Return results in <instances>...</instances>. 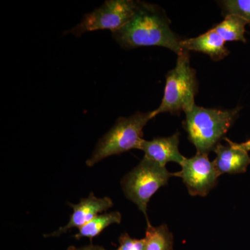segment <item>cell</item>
Masks as SVG:
<instances>
[{
	"instance_id": "1",
	"label": "cell",
	"mask_w": 250,
	"mask_h": 250,
	"mask_svg": "<svg viewBox=\"0 0 250 250\" xmlns=\"http://www.w3.org/2000/svg\"><path fill=\"white\" fill-rule=\"evenodd\" d=\"M113 39L124 49L159 46L179 55L184 52L180 38L170 29V21L156 5L136 1L131 20L114 32Z\"/></svg>"
},
{
	"instance_id": "2",
	"label": "cell",
	"mask_w": 250,
	"mask_h": 250,
	"mask_svg": "<svg viewBox=\"0 0 250 250\" xmlns=\"http://www.w3.org/2000/svg\"><path fill=\"white\" fill-rule=\"evenodd\" d=\"M238 111V109H213L195 105L186 112V129L197 153L208 154L214 150L231 127Z\"/></svg>"
},
{
	"instance_id": "3",
	"label": "cell",
	"mask_w": 250,
	"mask_h": 250,
	"mask_svg": "<svg viewBox=\"0 0 250 250\" xmlns=\"http://www.w3.org/2000/svg\"><path fill=\"white\" fill-rule=\"evenodd\" d=\"M152 111L137 112L128 118H118L111 129L99 140L86 166L92 167L100 161L130 149H139L143 128L152 119Z\"/></svg>"
},
{
	"instance_id": "4",
	"label": "cell",
	"mask_w": 250,
	"mask_h": 250,
	"mask_svg": "<svg viewBox=\"0 0 250 250\" xmlns=\"http://www.w3.org/2000/svg\"><path fill=\"white\" fill-rule=\"evenodd\" d=\"M196 74L190 67L187 51L179 54L176 67L166 76L164 98L160 106L152 111V118L162 113L188 111L195 106L197 92Z\"/></svg>"
},
{
	"instance_id": "5",
	"label": "cell",
	"mask_w": 250,
	"mask_h": 250,
	"mask_svg": "<svg viewBox=\"0 0 250 250\" xmlns=\"http://www.w3.org/2000/svg\"><path fill=\"white\" fill-rule=\"evenodd\" d=\"M173 175L166 166L144 156L139 165L122 179L121 187L125 196L137 206L146 216L147 224L150 223L147 213L149 200L159 188L167 185Z\"/></svg>"
},
{
	"instance_id": "6",
	"label": "cell",
	"mask_w": 250,
	"mask_h": 250,
	"mask_svg": "<svg viewBox=\"0 0 250 250\" xmlns=\"http://www.w3.org/2000/svg\"><path fill=\"white\" fill-rule=\"evenodd\" d=\"M136 1L107 0L100 7L85 15L82 22L67 31L77 36L84 33L109 29L114 32L125 25L135 12Z\"/></svg>"
},
{
	"instance_id": "7",
	"label": "cell",
	"mask_w": 250,
	"mask_h": 250,
	"mask_svg": "<svg viewBox=\"0 0 250 250\" xmlns=\"http://www.w3.org/2000/svg\"><path fill=\"white\" fill-rule=\"evenodd\" d=\"M181 166L182 170L174 175L183 179L192 196H206L215 187L220 175L207 154L197 153L193 157L186 158Z\"/></svg>"
},
{
	"instance_id": "8",
	"label": "cell",
	"mask_w": 250,
	"mask_h": 250,
	"mask_svg": "<svg viewBox=\"0 0 250 250\" xmlns=\"http://www.w3.org/2000/svg\"><path fill=\"white\" fill-rule=\"evenodd\" d=\"M72 207L73 213L70 216L68 223L65 226L62 227L57 231L45 235V237H56L66 233L68 230L73 228L80 229L93 220L99 213L106 212L113 206V202L110 197H104L99 198L95 196L93 192H90L87 198L80 200L77 205L69 203Z\"/></svg>"
},
{
	"instance_id": "9",
	"label": "cell",
	"mask_w": 250,
	"mask_h": 250,
	"mask_svg": "<svg viewBox=\"0 0 250 250\" xmlns=\"http://www.w3.org/2000/svg\"><path fill=\"white\" fill-rule=\"evenodd\" d=\"M179 133L169 137L155 138L152 141L143 139L139 149L145 153V157L155 161L163 166L168 162L182 165L186 158L179 151Z\"/></svg>"
},
{
	"instance_id": "10",
	"label": "cell",
	"mask_w": 250,
	"mask_h": 250,
	"mask_svg": "<svg viewBox=\"0 0 250 250\" xmlns=\"http://www.w3.org/2000/svg\"><path fill=\"white\" fill-rule=\"evenodd\" d=\"M229 146H225L219 143L214 152L216 158L213 161L215 169L221 175L224 173L238 174L246 172L250 165V156L248 151L242 149L238 143H233L228 139Z\"/></svg>"
},
{
	"instance_id": "11",
	"label": "cell",
	"mask_w": 250,
	"mask_h": 250,
	"mask_svg": "<svg viewBox=\"0 0 250 250\" xmlns=\"http://www.w3.org/2000/svg\"><path fill=\"white\" fill-rule=\"evenodd\" d=\"M225 41L214 28L205 34L181 41V47L185 51H196L210 56L213 60H220L229 52L225 47Z\"/></svg>"
},
{
	"instance_id": "12",
	"label": "cell",
	"mask_w": 250,
	"mask_h": 250,
	"mask_svg": "<svg viewBox=\"0 0 250 250\" xmlns=\"http://www.w3.org/2000/svg\"><path fill=\"white\" fill-rule=\"evenodd\" d=\"M121 213L118 211H112L99 214L93 220L79 229L78 233L74 237L77 240L88 238H89L90 242H92L94 238L98 236L110 225L113 224L121 223Z\"/></svg>"
},
{
	"instance_id": "13",
	"label": "cell",
	"mask_w": 250,
	"mask_h": 250,
	"mask_svg": "<svg viewBox=\"0 0 250 250\" xmlns=\"http://www.w3.org/2000/svg\"><path fill=\"white\" fill-rule=\"evenodd\" d=\"M145 239L146 250H173V236L166 225L153 227L148 223Z\"/></svg>"
},
{
	"instance_id": "14",
	"label": "cell",
	"mask_w": 250,
	"mask_h": 250,
	"mask_svg": "<svg viewBox=\"0 0 250 250\" xmlns=\"http://www.w3.org/2000/svg\"><path fill=\"white\" fill-rule=\"evenodd\" d=\"M246 21L235 15L228 14L225 20L214 27L225 41H241L246 42L245 38Z\"/></svg>"
},
{
	"instance_id": "15",
	"label": "cell",
	"mask_w": 250,
	"mask_h": 250,
	"mask_svg": "<svg viewBox=\"0 0 250 250\" xmlns=\"http://www.w3.org/2000/svg\"><path fill=\"white\" fill-rule=\"evenodd\" d=\"M223 2L228 14L238 16L250 24V0H227Z\"/></svg>"
},
{
	"instance_id": "16",
	"label": "cell",
	"mask_w": 250,
	"mask_h": 250,
	"mask_svg": "<svg viewBox=\"0 0 250 250\" xmlns=\"http://www.w3.org/2000/svg\"><path fill=\"white\" fill-rule=\"evenodd\" d=\"M120 246L116 250H146V239L132 238L126 233L119 238Z\"/></svg>"
},
{
	"instance_id": "17",
	"label": "cell",
	"mask_w": 250,
	"mask_h": 250,
	"mask_svg": "<svg viewBox=\"0 0 250 250\" xmlns=\"http://www.w3.org/2000/svg\"><path fill=\"white\" fill-rule=\"evenodd\" d=\"M67 250H108L105 249L103 247L100 246H94L90 244V246L82 247V248H77L75 246H70L67 248Z\"/></svg>"
},
{
	"instance_id": "18",
	"label": "cell",
	"mask_w": 250,
	"mask_h": 250,
	"mask_svg": "<svg viewBox=\"0 0 250 250\" xmlns=\"http://www.w3.org/2000/svg\"><path fill=\"white\" fill-rule=\"evenodd\" d=\"M240 147L242 149H245L246 151H250V140L246 141V142L241 143V144H238Z\"/></svg>"
}]
</instances>
